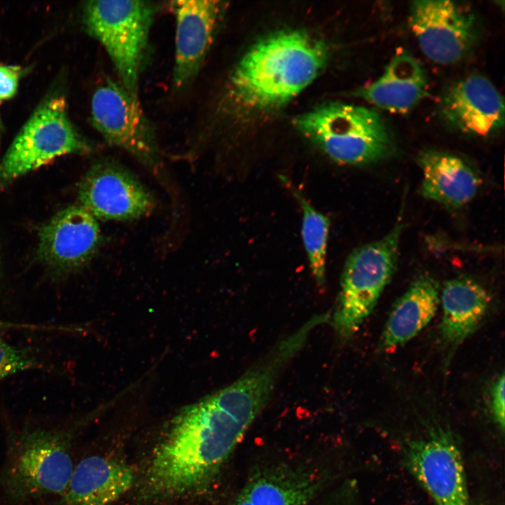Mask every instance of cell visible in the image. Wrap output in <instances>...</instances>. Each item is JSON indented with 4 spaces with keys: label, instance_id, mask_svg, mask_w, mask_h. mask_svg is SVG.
<instances>
[{
    "label": "cell",
    "instance_id": "cell-1",
    "mask_svg": "<svg viewBox=\"0 0 505 505\" xmlns=\"http://www.w3.org/2000/svg\"><path fill=\"white\" fill-rule=\"evenodd\" d=\"M267 404L260 384L242 375L181 410L153 452L147 493L169 498L208 487Z\"/></svg>",
    "mask_w": 505,
    "mask_h": 505
},
{
    "label": "cell",
    "instance_id": "cell-2",
    "mask_svg": "<svg viewBox=\"0 0 505 505\" xmlns=\"http://www.w3.org/2000/svg\"><path fill=\"white\" fill-rule=\"evenodd\" d=\"M328 56L325 43L303 31L270 34L236 65L230 76V95L251 109L280 107L316 79Z\"/></svg>",
    "mask_w": 505,
    "mask_h": 505
},
{
    "label": "cell",
    "instance_id": "cell-3",
    "mask_svg": "<svg viewBox=\"0 0 505 505\" xmlns=\"http://www.w3.org/2000/svg\"><path fill=\"white\" fill-rule=\"evenodd\" d=\"M72 426H25L8 438L0 485L11 501L61 497L74 466Z\"/></svg>",
    "mask_w": 505,
    "mask_h": 505
},
{
    "label": "cell",
    "instance_id": "cell-4",
    "mask_svg": "<svg viewBox=\"0 0 505 505\" xmlns=\"http://www.w3.org/2000/svg\"><path fill=\"white\" fill-rule=\"evenodd\" d=\"M296 128L334 161L365 166L387 157L393 149L391 135L376 111L330 102L298 116Z\"/></svg>",
    "mask_w": 505,
    "mask_h": 505
},
{
    "label": "cell",
    "instance_id": "cell-5",
    "mask_svg": "<svg viewBox=\"0 0 505 505\" xmlns=\"http://www.w3.org/2000/svg\"><path fill=\"white\" fill-rule=\"evenodd\" d=\"M156 11L147 1H89L83 6L86 32L105 48L119 81L135 94Z\"/></svg>",
    "mask_w": 505,
    "mask_h": 505
},
{
    "label": "cell",
    "instance_id": "cell-6",
    "mask_svg": "<svg viewBox=\"0 0 505 505\" xmlns=\"http://www.w3.org/2000/svg\"><path fill=\"white\" fill-rule=\"evenodd\" d=\"M403 224L398 221L382 238L356 248L343 268L332 325L339 336L358 330L376 305L396 268Z\"/></svg>",
    "mask_w": 505,
    "mask_h": 505
},
{
    "label": "cell",
    "instance_id": "cell-7",
    "mask_svg": "<svg viewBox=\"0 0 505 505\" xmlns=\"http://www.w3.org/2000/svg\"><path fill=\"white\" fill-rule=\"evenodd\" d=\"M91 151L92 146L69 117L65 97L49 96L34 110L1 159L0 189L58 156Z\"/></svg>",
    "mask_w": 505,
    "mask_h": 505
},
{
    "label": "cell",
    "instance_id": "cell-8",
    "mask_svg": "<svg viewBox=\"0 0 505 505\" xmlns=\"http://www.w3.org/2000/svg\"><path fill=\"white\" fill-rule=\"evenodd\" d=\"M90 106L92 124L109 144L147 167L159 163L156 133L137 94L107 79L93 93Z\"/></svg>",
    "mask_w": 505,
    "mask_h": 505
},
{
    "label": "cell",
    "instance_id": "cell-9",
    "mask_svg": "<svg viewBox=\"0 0 505 505\" xmlns=\"http://www.w3.org/2000/svg\"><path fill=\"white\" fill-rule=\"evenodd\" d=\"M81 206L95 218L125 221L150 213L154 201L135 176L112 160L95 163L78 189Z\"/></svg>",
    "mask_w": 505,
    "mask_h": 505
},
{
    "label": "cell",
    "instance_id": "cell-10",
    "mask_svg": "<svg viewBox=\"0 0 505 505\" xmlns=\"http://www.w3.org/2000/svg\"><path fill=\"white\" fill-rule=\"evenodd\" d=\"M404 454L410 471L436 505H469L463 459L448 433L410 441Z\"/></svg>",
    "mask_w": 505,
    "mask_h": 505
},
{
    "label": "cell",
    "instance_id": "cell-11",
    "mask_svg": "<svg viewBox=\"0 0 505 505\" xmlns=\"http://www.w3.org/2000/svg\"><path fill=\"white\" fill-rule=\"evenodd\" d=\"M410 25L424 54L441 64L462 59L470 49L476 34L473 15L451 1H413Z\"/></svg>",
    "mask_w": 505,
    "mask_h": 505
},
{
    "label": "cell",
    "instance_id": "cell-12",
    "mask_svg": "<svg viewBox=\"0 0 505 505\" xmlns=\"http://www.w3.org/2000/svg\"><path fill=\"white\" fill-rule=\"evenodd\" d=\"M97 219L81 206L66 208L55 215L39 234L37 253L58 274H67L84 267L100 244Z\"/></svg>",
    "mask_w": 505,
    "mask_h": 505
},
{
    "label": "cell",
    "instance_id": "cell-13",
    "mask_svg": "<svg viewBox=\"0 0 505 505\" xmlns=\"http://www.w3.org/2000/svg\"><path fill=\"white\" fill-rule=\"evenodd\" d=\"M175 18V62L173 81L176 90L196 78L213 42L224 4L214 0L170 2Z\"/></svg>",
    "mask_w": 505,
    "mask_h": 505
},
{
    "label": "cell",
    "instance_id": "cell-14",
    "mask_svg": "<svg viewBox=\"0 0 505 505\" xmlns=\"http://www.w3.org/2000/svg\"><path fill=\"white\" fill-rule=\"evenodd\" d=\"M441 109L450 125L471 135L487 136L504 123L501 95L480 75H471L453 85L444 96Z\"/></svg>",
    "mask_w": 505,
    "mask_h": 505
},
{
    "label": "cell",
    "instance_id": "cell-15",
    "mask_svg": "<svg viewBox=\"0 0 505 505\" xmlns=\"http://www.w3.org/2000/svg\"><path fill=\"white\" fill-rule=\"evenodd\" d=\"M422 171L421 194L450 210L469 203L476 195L480 178L464 160L437 150L421 153L417 159Z\"/></svg>",
    "mask_w": 505,
    "mask_h": 505
},
{
    "label": "cell",
    "instance_id": "cell-16",
    "mask_svg": "<svg viewBox=\"0 0 505 505\" xmlns=\"http://www.w3.org/2000/svg\"><path fill=\"white\" fill-rule=\"evenodd\" d=\"M133 470L112 458L92 455L74 466L59 505H110L134 483Z\"/></svg>",
    "mask_w": 505,
    "mask_h": 505
},
{
    "label": "cell",
    "instance_id": "cell-17",
    "mask_svg": "<svg viewBox=\"0 0 505 505\" xmlns=\"http://www.w3.org/2000/svg\"><path fill=\"white\" fill-rule=\"evenodd\" d=\"M490 300L487 290L470 277L446 281L440 294L439 333L444 345L454 349L471 336L485 318Z\"/></svg>",
    "mask_w": 505,
    "mask_h": 505
},
{
    "label": "cell",
    "instance_id": "cell-18",
    "mask_svg": "<svg viewBox=\"0 0 505 505\" xmlns=\"http://www.w3.org/2000/svg\"><path fill=\"white\" fill-rule=\"evenodd\" d=\"M427 86L422 64L402 50L391 58L377 80L361 88L356 94L379 108L405 114L426 95Z\"/></svg>",
    "mask_w": 505,
    "mask_h": 505
},
{
    "label": "cell",
    "instance_id": "cell-19",
    "mask_svg": "<svg viewBox=\"0 0 505 505\" xmlns=\"http://www.w3.org/2000/svg\"><path fill=\"white\" fill-rule=\"evenodd\" d=\"M439 304L436 281L429 275L418 276L393 304L381 336L380 348L392 350L412 339L430 323Z\"/></svg>",
    "mask_w": 505,
    "mask_h": 505
},
{
    "label": "cell",
    "instance_id": "cell-20",
    "mask_svg": "<svg viewBox=\"0 0 505 505\" xmlns=\"http://www.w3.org/2000/svg\"><path fill=\"white\" fill-rule=\"evenodd\" d=\"M302 211V237L309 265L318 285L325 281L330 220L318 211L298 190L290 187Z\"/></svg>",
    "mask_w": 505,
    "mask_h": 505
},
{
    "label": "cell",
    "instance_id": "cell-21",
    "mask_svg": "<svg viewBox=\"0 0 505 505\" xmlns=\"http://www.w3.org/2000/svg\"><path fill=\"white\" fill-rule=\"evenodd\" d=\"M41 365L29 349L14 346L0 339V380Z\"/></svg>",
    "mask_w": 505,
    "mask_h": 505
},
{
    "label": "cell",
    "instance_id": "cell-22",
    "mask_svg": "<svg viewBox=\"0 0 505 505\" xmlns=\"http://www.w3.org/2000/svg\"><path fill=\"white\" fill-rule=\"evenodd\" d=\"M505 376L502 372L492 382L490 389V408L494 419L504 430L505 424Z\"/></svg>",
    "mask_w": 505,
    "mask_h": 505
},
{
    "label": "cell",
    "instance_id": "cell-23",
    "mask_svg": "<svg viewBox=\"0 0 505 505\" xmlns=\"http://www.w3.org/2000/svg\"><path fill=\"white\" fill-rule=\"evenodd\" d=\"M22 73L19 67L0 65V102L15 96Z\"/></svg>",
    "mask_w": 505,
    "mask_h": 505
},
{
    "label": "cell",
    "instance_id": "cell-24",
    "mask_svg": "<svg viewBox=\"0 0 505 505\" xmlns=\"http://www.w3.org/2000/svg\"><path fill=\"white\" fill-rule=\"evenodd\" d=\"M9 329H30V330H47L59 331H74V328L61 325H36L29 323H20L0 320V332Z\"/></svg>",
    "mask_w": 505,
    "mask_h": 505
},
{
    "label": "cell",
    "instance_id": "cell-25",
    "mask_svg": "<svg viewBox=\"0 0 505 505\" xmlns=\"http://www.w3.org/2000/svg\"><path fill=\"white\" fill-rule=\"evenodd\" d=\"M230 505H252L244 492L241 490Z\"/></svg>",
    "mask_w": 505,
    "mask_h": 505
},
{
    "label": "cell",
    "instance_id": "cell-26",
    "mask_svg": "<svg viewBox=\"0 0 505 505\" xmlns=\"http://www.w3.org/2000/svg\"><path fill=\"white\" fill-rule=\"evenodd\" d=\"M1 132H2V122H1V116H0V141H1Z\"/></svg>",
    "mask_w": 505,
    "mask_h": 505
}]
</instances>
